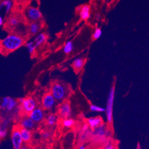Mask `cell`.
<instances>
[{"mask_svg": "<svg viewBox=\"0 0 149 149\" xmlns=\"http://www.w3.org/2000/svg\"><path fill=\"white\" fill-rule=\"evenodd\" d=\"M24 43V39L22 36L16 34L7 35L1 41V51L10 53L19 49Z\"/></svg>", "mask_w": 149, "mask_h": 149, "instance_id": "6da1fadb", "label": "cell"}, {"mask_svg": "<svg viewBox=\"0 0 149 149\" xmlns=\"http://www.w3.org/2000/svg\"><path fill=\"white\" fill-rule=\"evenodd\" d=\"M51 93L53 95L56 100L61 101L66 98L68 91L66 87L61 83H55L53 84L51 87Z\"/></svg>", "mask_w": 149, "mask_h": 149, "instance_id": "7a4b0ae2", "label": "cell"}, {"mask_svg": "<svg viewBox=\"0 0 149 149\" xmlns=\"http://www.w3.org/2000/svg\"><path fill=\"white\" fill-rule=\"evenodd\" d=\"M115 99V88L114 86L111 87L108 96L106 107V115L107 121L109 123H111L113 120V106Z\"/></svg>", "mask_w": 149, "mask_h": 149, "instance_id": "3957f363", "label": "cell"}, {"mask_svg": "<svg viewBox=\"0 0 149 149\" xmlns=\"http://www.w3.org/2000/svg\"><path fill=\"white\" fill-rule=\"evenodd\" d=\"M26 17L27 20L31 22H36L42 18V14L39 8L30 7L26 11Z\"/></svg>", "mask_w": 149, "mask_h": 149, "instance_id": "277c9868", "label": "cell"}, {"mask_svg": "<svg viewBox=\"0 0 149 149\" xmlns=\"http://www.w3.org/2000/svg\"><path fill=\"white\" fill-rule=\"evenodd\" d=\"M12 142L14 149H20L23 146V139L21 135L20 128H15L12 133Z\"/></svg>", "mask_w": 149, "mask_h": 149, "instance_id": "5b68a950", "label": "cell"}, {"mask_svg": "<svg viewBox=\"0 0 149 149\" xmlns=\"http://www.w3.org/2000/svg\"><path fill=\"white\" fill-rule=\"evenodd\" d=\"M21 107L23 111L26 114H30L36 108V102L33 98H24L23 103L21 104Z\"/></svg>", "mask_w": 149, "mask_h": 149, "instance_id": "8992f818", "label": "cell"}, {"mask_svg": "<svg viewBox=\"0 0 149 149\" xmlns=\"http://www.w3.org/2000/svg\"><path fill=\"white\" fill-rule=\"evenodd\" d=\"M55 103L56 99L51 93H48L45 94L42 98V107L45 109H51L55 105Z\"/></svg>", "mask_w": 149, "mask_h": 149, "instance_id": "52a82bcc", "label": "cell"}, {"mask_svg": "<svg viewBox=\"0 0 149 149\" xmlns=\"http://www.w3.org/2000/svg\"><path fill=\"white\" fill-rule=\"evenodd\" d=\"M58 113L62 118H69L71 114V108L68 102H64L60 105L59 107Z\"/></svg>", "mask_w": 149, "mask_h": 149, "instance_id": "ba28073f", "label": "cell"}, {"mask_svg": "<svg viewBox=\"0 0 149 149\" xmlns=\"http://www.w3.org/2000/svg\"><path fill=\"white\" fill-rule=\"evenodd\" d=\"M29 116L35 123H40L44 118V112L41 108H36L29 114Z\"/></svg>", "mask_w": 149, "mask_h": 149, "instance_id": "9c48e42d", "label": "cell"}, {"mask_svg": "<svg viewBox=\"0 0 149 149\" xmlns=\"http://www.w3.org/2000/svg\"><path fill=\"white\" fill-rule=\"evenodd\" d=\"M80 16L82 20H86L90 17V7L85 5L80 8Z\"/></svg>", "mask_w": 149, "mask_h": 149, "instance_id": "30bf717a", "label": "cell"}, {"mask_svg": "<svg viewBox=\"0 0 149 149\" xmlns=\"http://www.w3.org/2000/svg\"><path fill=\"white\" fill-rule=\"evenodd\" d=\"M20 126L22 128H26L27 129H32L35 127V123L29 116L24 117L21 121Z\"/></svg>", "mask_w": 149, "mask_h": 149, "instance_id": "8fae6325", "label": "cell"}, {"mask_svg": "<svg viewBox=\"0 0 149 149\" xmlns=\"http://www.w3.org/2000/svg\"><path fill=\"white\" fill-rule=\"evenodd\" d=\"M102 121L100 117H95V118H90L87 120V124L89 127L92 129H95L102 124Z\"/></svg>", "mask_w": 149, "mask_h": 149, "instance_id": "7c38bea8", "label": "cell"}, {"mask_svg": "<svg viewBox=\"0 0 149 149\" xmlns=\"http://www.w3.org/2000/svg\"><path fill=\"white\" fill-rule=\"evenodd\" d=\"M47 39V36L43 33H40L37 35L34 38V42L36 48H38L43 44Z\"/></svg>", "mask_w": 149, "mask_h": 149, "instance_id": "4fadbf2b", "label": "cell"}, {"mask_svg": "<svg viewBox=\"0 0 149 149\" xmlns=\"http://www.w3.org/2000/svg\"><path fill=\"white\" fill-rule=\"evenodd\" d=\"M21 135L23 139V141L24 143L29 142L32 138V133L29 129L21 128H20Z\"/></svg>", "mask_w": 149, "mask_h": 149, "instance_id": "5bb4252c", "label": "cell"}, {"mask_svg": "<svg viewBox=\"0 0 149 149\" xmlns=\"http://www.w3.org/2000/svg\"><path fill=\"white\" fill-rule=\"evenodd\" d=\"M85 63V60L81 58H77L73 61L72 65L74 70L76 71H80L83 68Z\"/></svg>", "mask_w": 149, "mask_h": 149, "instance_id": "9a60e30c", "label": "cell"}, {"mask_svg": "<svg viewBox=\"0 0 149 149\" xmlns=\"http://www.w3.org/2000/svg\"><path fill=\"white\" fill-rule=\"evenodd\" d=\"M41 27V25L39 22H32L29 26V31L32 35H36L39 33Z\"/></svg>", "mask_w": 149, "mask_h": 149, "instance_id": "2e32d148", "label": "cell"}, {"mask_svg": "<svg viewBox=\"0 0 149 149\" xmlns=\"http://www.w3.org/2000/svg\"><path fill=\"white\" fill-rule=\"evenodd\" d=\"M94 129V135L97 137H104L105 135L106 129L103 124H102Z\"/></svg>", "mask_w": 149, "mask_h": 149, "instance_id": "e0dca14e", "label": "cell"}, {"mask_svg": "<svg viewBox=\"0 0 149 149\" xmlns=\"http://www.w3.org/2000/svg\"><path fill=\"white\" fill-rule=\"evenodd\" d=\"M12 6H13V2L11 1V0H3V1L1 3V5H0L1 8L4 7L5 8L6 13H8L11 10Z\"/></svg>", "mask_w": 149, "mask_h": 149, "instance_id": "ac0fdd59", "label": "cell"}, {"mask_svg": "<svg viewBox=\"0 0 149 149\" xmlns=\"http://www.w3.org/2000/svg\"><path fill=\"white\" fill-rule=\"evenodd\" d=\"M73 48H74L73 43L70 41H67L66 43V44H65L63 50L64 53H66V54H68L73 51Z\"/></svg>", "mask_w": 149, "mask_h": 149, "instance_id": "d6986e66", "label": "cell"}, {"mask_svg": "<svg viewBox=\"0 0 149 149\" xmlns=\"http://www.w3.org/2000/svg\"><path fill=\"white\" fill-rule=\"evenodd\" d=\"M26 48L30 54H33L36 50V45L34 41H29L26 43Z\"/></svg>", "mask_w": 149, "mask_h": 149, "instance_id": "ffe728a7", "label": "cell"}, {"mask_svg": "<svg viewBox=\"0 0 149 149\" xmlns=\"http://www.w3.org/2000/svg\"><path fill=\"white\" fill-rule=\"evenodd\" d=\"M8 23L9 25L11 26H17L20 23V19L18 17L13 16L9 18L8 20Z\"/></svg>", "mask_w": 149, "mask_h": 149, "instance_id": "44dd1931", "label": "cell"}, {"mask_svg": "<svg viewBox=\"0 0 149 149\" xmlns=\"http://www.w3.org/2000/svg\"><path fill=\"white\" fill-rule=\"evenodd\" d=\"M46 121H47L48 125L50 126H54L57 122V117L54 114H51L46 119Z\"/></svg>", "mask_w": 149, "mask_h": 149, "instance_id": "7402d4cb", "label": "cell"}, {"mask_svg": "<svg viewBox=\"0 0 149 149\" xmlns=\"http://www.w3.org/2000/svg\"><path fill=\"white\" fill-rule=\"evenodd\" d=\"M74 124H75V121L72 119L70 118L64 119L62 121V125L66 128H71L74 125Z\"/></svg>", "mask_w": 149, "mask_h": 149, "instance_id": "603a6c76", "label": "cell"}, {"mask_svg": "<svg viewBox=\"0 0 149 149\" xmlns=\"http://www.w3.org/2000/svg\"><path fill=\"white\" fill-rule=\"evenodd\" d=\"M17 103L16 100L10 97V99H9L8 104V106H7L6 109L8 111H10L12 109H13L17 106Z\"/></svg>", "mask_w": 149, "mask_h": 149, "instance_id": "cb8c5ba5", "label": "cell"}, {"mask_svg": "<svg viewBox=\"0 0 149 149\" xmlns=\"http://www.w3.org/2000/svg\"><path fill=\"white\" fill-rule=\"evenodd\" d=\"M90 109L93 112H104L106 111V109L105 108L98 106L95 105H91L90 106Z\"/></svg>", "mask_w": 149, "mask_h": 149, "instance_id": "d4e9b609", "label": "cell"}, {"mask_svg": "<svg viewBox=\"0 0 149 149\" xmlns=\"http://www.w3.org/2000/svg\"><path fill=\"white\" fill-rule=\"evenodd\" d=\"M102 34V30L99 28H96V29L95 30V32L93 34V38L95 39H98L99 38H100Z\"/></svg>", "mask_w": 149, "mask_h": 149, "instance_id": "484cf974", "label": "cell"}, {"mask_svg": "<svg viewBox=\"0 0 149 149\" xmlns=\"http://www.w3.org/2000/svg\"><path fill=\"white\" fill-rule=\"evenodd\" d=\"M9 99H10V97H4L3 99L1 104V109L7 108L9 102Z\"/></svg>", "mask_w": 149, "mask_h": 149, "instance_id": "4316f807", "label": "cell"}, {"mask_svg": "<svg viewBox=\"0 0 149 149\" xmlns=\"http://www.w3.org/2000/svg\"><path fill=\"white\" fill-rule=\"evenodd\" d=\"M7 131L6 129H1L0 130V137H1V138H4L7 136Z\"/></svg>", "mask_w": 149, "mask_h": 149, "instance_id": "83f0119b", "label": "cell"}, {"mask_svg": "<svg viewBox=\"0 0 149 149\" xmlns=\"http://www.w3.org/2000/svg\"><path fill=\"white\" fill-rule=\"evenodd\" d=\"M51 135V134L48 131H45L42 134V137L43 138H48Z\"/></svg>", "mask_w": 149, "mask_h": 149, "instance_id": "f1b7e54d", "label": "cell"}, {"mask_svg": "<svg viewBox=\"0 0 149 149\" xmlns=\"http://www.w3.org/2000/svg\"><path fill=\"white\" fill-rule=\"evenodd\" d=\"M105 149H114V147L110 144H109V145L106 146V147H105Z\"/></svg>", "mask_w": 149, "mask_h": 149, "instance_id": "f546056e", "label": "cell"}, {"mask_svg": "<svg viewBox=\"0 0 149 149\" xmlns=\"http://www.w3.org/2000/svg\"><path fill=\"white\" fill-rule=\"evenodd\" d=\"M3 17L1 16L0 17V26H2L3 25Z\"/></svg>", "mask_w": 149, "mask_h": 149, "instance_id": "4dcf8cb0", "label": "cell"}, {"mask_svg": "<svg viewBox=\"0 0 149 149\" xmlns=\"http://www.w3.org/2000/svg\"><path fill=\"white\" fill-rule=\"evenodd\" d=\"M24 98H19V99H18V102H19L20 104H22V103H23V102L24 101Z\"/></svg>", "mask_w": 149, "mask_h": 149, "instance_id": "1f68e13d", "label": "cell"}, {"mask_svg": "<svg viewBox=\"0 0 149 149\" xmlns=\"http://www.w3.org/2000/svg\"><path fill=\"white\" fill-rule=\"evenodd\" d=\"M20 149H29V148L27 147L26 146H23L21 147Z\"/></svg>", "mask_w": 149, "mask_h": 149, "instance_id": "d6a6232c", "label": "cell"}, {"mask_svg": "<svg viewBox=\"0 0 149 149\" xmlns=\"http://www.w3.org/2000/svg\"><path fill=\"white\" fill-rule=\"evenodd\" d=\"M78 149H86V148H85V147L83 145H82V146H80V147H79V148H78Z\"/></svg>", "mask_w": 149, "mask_h": 149, "instance_id": "836d02e7", "label": "cell"}, {"mask_svg": "<svg viewBox=\"0 0 149 149\" xmlns=\"http://www.w3.org/2000/svg\"><path fill=\"white\" fill-rule=\"evenodd\" d=\"M137 149H141V146H140V143H138Z\"/></svg>", "mask_w": 149, "mask_h": 149, "instance_id": "e575fe53", "label": "cell"}, {"mask_svg": "<svg viewBox=\"0 0 149 149\" xmlns=\"http://www.w3.org/2000/svg\"><path fill=\"white\" fill-rule=\"evenodd\" d=\"M62 149H64V148H62Z\"/></svg>", "mask_w": 149, "mask_h": 149, "instance_id": "d590c367", "label": "cell"}, {"mask_svg": "<svg viewBox=\"0 0 149 149\" xmlns=\"http://www.w3.org/2000/svg\"><path fill=\"white\" fill-rule=\"evenodd\" d=\"M86 149H87V148H86Z\"/></svg>", "mask_w": 149, "mask_h": 149, "instance_id": "8d00e7d4", "label": "cell"}]
</instances>
